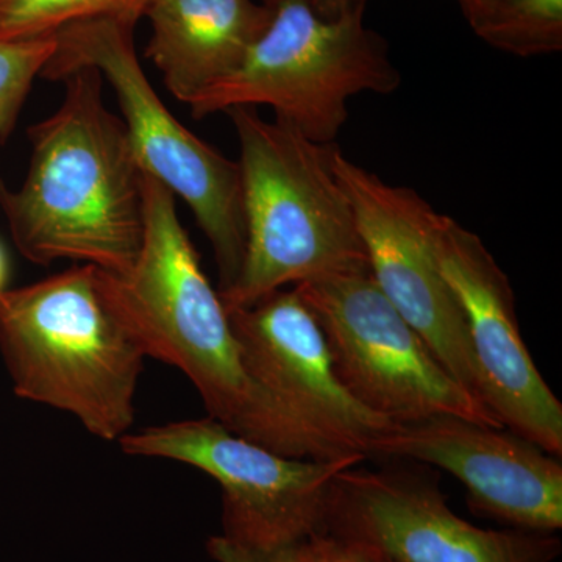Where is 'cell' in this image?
Instances as JSON below:
<instances>
[{
  "mask_svg": "<svg viewBox=\"0 0 562 562\" xmlns=\"http://www.w3.org/2000/svg\"><path fill=\"white\" fill-rule=\"evenodd\" d=\"M144 236L125 272L98 269L111 312L147 358L173 366L201 394L209 416L273 452L310 460L346 457L313 435L251 375L220 291L179 220L176 195L143 176Z\"/></svg>",
  "mask_w": 562,
  "mask_h": 562,
  "instance_id": "6da1fadb",
  "label": "cell"
},
{
  "mask_svg": "<svg viewBox=\"0 0 562 562\" xmlns=\"http://www.w3.org/2000/svg\"><path fill=\"white\" fill-rule=\"evenodd\" d=\"M60 106L27 131L31 166L20 190L0 180V209L33 265L69 260L125 272L144 236L143 176L124 121L103 102L102 76L65 77Z\"/></svg>",
  "mask_w": 562,
  "mask_h": 562,
  "instance_id": "7a4b0ae2",
  "label": "cell"
},
{
  "mask_svg": "<svg viewBox=\"0 0 562 562\" xmlns=\"http://www.w3.org/2000/svg\"><path fill=\"white\" fill-rule=\"evenodd\" d=\"M239 143L246 251L238 279L220 292L228 313L272 292L369 271L349 198L333 169L338 146L305 138L257 110L225 111Z\"/></svg>",
  "mask_w": 562,
  "mask_h": 562,
  "instance_id": "3957f363",
  "label": "cell"
},
{
  "mask_svg": "<svg viewBox=\"0 0 562 562\" xmlns=\"http://www.w3.org/2000/svg\"><path fill=\"white\" fill-rule=\"evenodd\" d=\"M0 353L18 397L70 414L103 441L131 432L147 357L103 301L94 266L3 291Z\"/></svg>",
  "mask_w": 562,
  "mask_h": 562,
  "instance_id": "277c9868",
  "label": "cell"
},
{
  "mask_svg": "<svg viewBox=\"0 0 562 562\" xmlns=\"http://www.w3.org/2000/svg\"><path fill=\"white\" fill-rule=\"evenodd\" d=\"M271 21L241 66L188 106L198 120L238 106H271L276 121L319 144H335L361 92L401 87L386 41L362 16L327 20L312 0H262Z\"/></svg>",
  "mask_w": 562,
  "mask_h": 562,
  "instance_id": "5b68a950",
  "label": "cell"
},
{
  "mask_svg": "<svg viewBox=\"0 0 562 562\" xmlns=\"http://www.w3.org/2000/svg\"><path fill=\"white\" fill-rule=\"evenodd\" d=\"M135 25L116 20L76 22L57 33V50L40 77L61 81L94 68L109 81L122 111L140 171L187 203L205 233L220 272V292L241 271L246 251L241 172L238 161L188 131L166 109L140 68Z\"/></svg>",
  "mask_w": 562,
  "mask_h": 562,
  "instance_id": "8992f818",
  "label": "cell"
},
{
  "mask_svg": "<svg viewBox=\"0 0 562 562\" xmlns=\"http://www.w3.org/2000/svg\"><path fill=\"white\" fill-rule=\"evenodd\" d=\"M131 457L191 465L222 490V538L271 553L322 532L336 476L366 462L353 453L335 460L292 458L228 430L213 417L151 425L127 432Z\"/></svg>",
  "mask_w": 562,
  "mask_h": 562,
  "instance_id": "52a82bcc",
  "label": "cell"
},
{
  "mask_svg": "<svg viewBox=\"0 0 562 562\" xmlns=\"http://www.w3.org/2000/svg\"><path fill=\"white\" fill-rule=\"evenodd\" d=\"M294 290L319 322L339 380L372 413L392 424L454 416L502 427L443 369L371 272L339 273Z\"/></svg>",
  "mask_w": 562,
  "mask_h": 562,
  "instance_id": "ba28073f",
  "label": "cell"
},
{
  "mask_svg": "<svg viewBox=\"0 0 562 562\" xmlns=\"http://www.w3.org/2000/svg\"><path fill=\"white\" fill-rule=\"evenodd\" d=\"M333 169L349 198L376 286L443 369L486 405L468 324L436 254L441 213L419 192L386 183L349 160L339 147Z\"/></svg>",
  "mask_w": 562,
  "mask_h": 562,
  "instance_id": "9c48e42d",
  "label": "cell"
},
{
  "mask_svg": "<svg viewBox=\"0 0 562 562\" xmlns=\"http://www.w3.org/2000/svg\"><path fill=\"white\" fill-rule=\"evenodd\" d=\"M322 532L392 562H554L557 535L483 530L452 512L439 480L406 465L336 476Z\"/></svg>",
  "mask_w": 562,
  "mask_h": 562,
  "instance_id": "30bf717a",
  "label": "cell"
},
{
  "mask_svg": "<svg viewBox=\"0 0 562 562\" xmlns=\"http://www.w3.org/2000/svg\"><path fill=\"white\" fill-rule=\"evenodd\" d=\"M436 254L464 314L487 408L502 427L561 458L562 405L524 341L508 276L482 238L447 214L439 216Z\"/></svg>",
  "mask_w": 562,
  "mask_h": 562,
  "instance_id": "8fae6325",
  "label": "cell"
},
{
  "mask_svg": "<svg viewBox=\"0 0 562 562\" xmlns=\"http://www.w3.org/2000/svg\"><path fill=\"white\" fill-rule=\"evenodd\" d=\"M372 458L452 473L473 513L516 530L557 535L562 528L561 458L508 428L454 416L394 424L373 443Z\"/></svg>",
  "mask_w": 562,
  "mask_h": 562,
  "instance_id": "7c38bea8",
  "label": "cell"
},
{
  "mask_svg": "<svg viewBox=\"0 0 562 562\" xmlns=\"http://www.w3.org/2000/svg\"><path fill=\"white\" fill-rule=\"evenodd\" d=\"M228 314L254 379L333 449L372 460L373 443L394 424L344 386L319 322L301 294L294 288L276 291Z\"/></svg>",
  "mask_w": 562,
  "mask_h": 562,
  "instance_id": "4fadbf2b",
  "label": "cell"
},
{
  "mask_svg": "<svg viewBox=\"0 0 562 562\" xmlns=\"http://www.w3.org/2000/svg\"><path fill=\"white\" fill-rule=\"evenodd\" d=\"M144 16L151 29L147 58L188 105L241 66L271 11L254 0H154Z\"/></svg>",
  "mask_w": 562,
  "mask_h": 562,
  "instance_id": "5bb4252c",
  "label": "cell"
},
{
  "mask_svg": "<svg viewBox=\"0 0 562 562\" xmlns=\"http://www.w3.org/2000/svg\"><path fill=\"white\" fill-rule=\"evenodd\" d=\"M462 11L494 49L524 58L562 49V0H480Z\"/></svg>",
  "mask_w": 562,
  "mask_h": 562,
  "instance_id": "9a60e30c",
  "label": "cell"
},
{
  "mask_svg": "<svg viewBox=\"0 0 562 562\" xmlns=\"http://www.w3.org/2000/svg\"><path fill=\"white\" fill-rule=\"evenodd\" d=\"M154 0H0V41L55 36L76 22L116 20L136 25Z\"/></svg>",
  "mask_w": 562,
  "mask_h": 562,
  "instance_id": "2e32d148",
  "label": "cell"
},
{
  "mask_svg": "<svg viewBox=\"0 0 562 562\" xmlns=\"http://www.w3.org/2000/svg\"><path fill=\"white\" fill-rule=\"evenodd\" d=\"M55 50L57 36L0 41V140L13 131L33 80L41 76Z\"/></svg>",
  "mask_w": 562,
  "mask_h": 562,
  "instance_id": "e0dca14e",
  "label": "cell"
},
{
  "mask_svg": "<svg viewBox=\"0 0 562 562\" xmlns=\"http://www.w3.org/2000/svg\"><path fill=\"white\" fill-rule=\"evenodd\" d=\"M305 562H382L380 557L328 532H317L297 542Z\"/></svg>",
  "mask_w": 562,
  "mask_h": 562,
  "instance_id": "ac0fdd59",
  "label": "cell"
},
{
  "mask_svg": "<svg viewBox=\"0 0 562 562\" xmlns=\"http://www.w3.org/2000/svg\"><path fill=\"white\" fill-rule=\"evenodd\" d=\"M210 557L216 562H266L260 552L235 546L222 536H214L206 543Z\"/></svg>",
  "mask_w": 562,
  "mask_h": 562,
  "instance_id": "d6986e66",
  "label": "cell"
},
{
  "mask_svg": "<svg viewBox=\"0 0 562 562\" xmlns=\"http://www.w3.org/2000/svg\"><path fill=\"white\" fill-rule=\"evenodd\" d=\"M314 9L327 20L362 16L368 0H312Z\"/></svg>",
  "mask_w": 562,
  "mask_h": 562,
  "instance_id": "ffe728a7",
  "label": "cell"
},
{
  "mask_svg": "<svg viewBox=\"0 0 562 562\" xmlns=\"http://www.w3.org/2000/svg\"><path fill=\"white\" fill-rule=\"evenodd\" d=\"M262 557H265L266 562H305L301 552H299L297 543L284 547V549L277 550V552L262 553Z\"/></svg>",
  "mask_w": 562,
  "mask_h": 562,
  "instance_id": "44dd1931",
  "label": "cell"
},
{
  "mask_svg": "<svg viewBox=\"0 0 562 562\" xmlns=\"http://www.w3.org/2000/svg\"><path fill=\"white\" fill-rule=\"evenodd\" d=\"M7 281H9V260H7L5 250L0 246V294L7 290Z\"/></svg>",
  "mask_w": 562,
  "mask_h": 562,
  "instance_id": "7402d4cb",
  "label": "cell"
},
{
  "mask_svg": "<svg viewBox=\"0 0 562 562\" xmlns=\"http://www.w3.org/2000/svg\"><path fill=\"white\" fill-rule=\"evenodd\" d=\"M460 2L461 9L464 7L472 5V3L480 2V0H458Z\"/></svg>",
  "mask_w": 562,
  "mask_h": 562,
  "instance_id": "603a6c76",
  "label": "cell"
},
{
  "mask_svg": "<svg viewBox=\"0 0 562 562\" xmlns=\"http://www.w3.org/2000/svg\"><path fill=\"white\" fill-rule=\"evenodd\" d=\"M376 557H380V554H376ZM380 560H382V562H392L390 560H386V558H383V557H380Z\"/></svg>",
  "mask_w": 562,
  "mask_h": 562,
  "instance_id": "cb8c5ba5",
  "label": "cell"
}]
</instances>
